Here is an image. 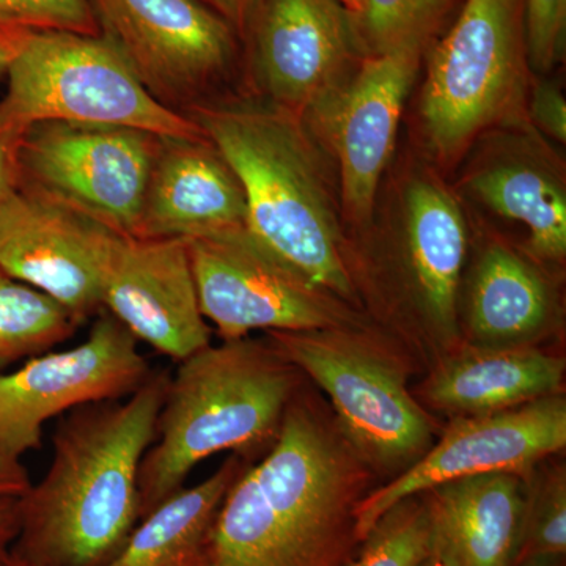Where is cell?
Listing matches in <instances>:
<instances>
[{"instance_id":"cell-13","label":"cell","mask_w":566,"mask_h":566,"mask_svg":"<svg viewBox=\"0 0 566 566\" xmlns=\"http://www.w3.org/2000/svg\"><path fill=\"white\" fill-rule=\"evenodd\" d=\"M117 234L28 189L0 203V268L84 324L103 312V275Z\"/></svg>"},{"instance_id":"cell-28","label":"cell","mask_w":566,"mask_h":566,"mask_svg":"<svg viewBox=\"0 0 566 566\" xmlns=\"http://www.w3.org/2000/svg\"><path fill=\"white\" fill-rule=\"evenodd\" d=\"M0 29L102 35L91 0H0Z\"/></svg>"},{"instance_id":"cell-37","label":"cell","mask_w":566,"mask_h":566,"mask_svg":"<svg viewBox=\"0 0 566 566\" xmlns=\"http://www.w3.org/2000/svg\"><path fill=\"white\" fill-rule=\"evenodd\" d=\"M521 566H565V557L546 558V560L531 562Z\"/></svg>"},{"instance_id":"cell-32","label":"cell","mask_w":566,"mask_h":566,"mask_svg":"<svg viewBox=\"0 0 566 566\" xmlns=\"http://www.w3.org/2000/svg\"><path fill=\"white\" fill-rule=\"evenodd\" d=\"M32 486L21 460L0 450V497H22Z\"/></svg>"},{"instance_id":"cell-30","label":"cell","mask_w":566,"mask_h":566,"mask_svg":"<svg viewBox=\"0 0 566 566\" xmlns=\"http://www.w3.org/2000/svg\"><path fill=\"white\" fill-rule=\"evenodd\" d=\"M532 115L543 132L554 139L566 140V103L556 85L547 82L536 85L532 98Z\"/></svg>"},{"instance_id":"cell-4","label":"cell","mask_w":566,"mask_h":566,"mask_svg":"<svg viewBox=\"0 0 566 566\" xmlns=\"http://www.w3.org/2000/svg\"><path fill=\"white\" fill-rule=\"evenodd\" d=\"M301 375L268 338L222 340L178 363L140 464V520L207 458L232 452L253 463L268 453Z\"/></svg>"},{"instance_id":"cell-33","label":"cell","mask_w":566,"mask_h":566,"mask_svg":"<svg viewBox=\"0 0 566 566\" xmlns=\"http://www.w3.org/2000/svg\"><path fill=\"white\" fill-rule=\"evenodd\" d=\"M20 531V497H0V556L9 553Z\"/></svg>"},{"instance_id":"cell-18","label":"cell","mask_w":566,"mask_h":566,"mask_svg":"<svg viewBox=\"0 0 566 566\" xmlns=\"http://www.w3.org/2000/svg\"><path fill=\"white\" fill-rule=\"evenodd\" d=\"M523 488V476L494 472L419 494L430 526V556L444 566L515 565Z\"/></svg>"},{"instance_id":"cell-15","label":"cell","mask_w":566,"mask_h":566,"mask_svg":"<svg viewBox=\"0 0 566 566\" xmlns=\"http://www.w3.org/2000/svg\"><path fill=\"white\" fill-rule=\"evenodd\" d=\"M357 44L356 22L338 0H262L255 69L275 106H318L337 84Z\"/></svg>"},{"instance_id":"cell-10","label":"cell","mask_w":566,"mask_h":566,"mask_svg":"<svg viewBox=\"0 0 566 566\" xmlns=\"http://www.w3.org/2000/svg\"><path fill=\"white\" fill-rule=\"evenodd\" d=\"M151 374L136 337L103 311L82 344L0 375V450L21 460L39 449L44 423L54 417L129 397Z\"/></svg>"},{"instance_id":"cell-27","label":"cell","mask_w":566,"mask_h":566,"mask_svg":"<svg viewBox=\"0 0 566 566\" xmlns=\"http://www.w3.org/2000/svg\"><path fill=\"white\" fill-rule=\"evenodd\" d=\"M430 557V526L420 495L387 510L348 566H419Z\"/></svg>"},{"instance_id":"cell-36","label":"cell","mask_w":566,"mask_h":566,"mask_svg":"<svg viewBox=\"0 0 566 566\" xmlns=\"http://www.w3.org/2000/svg\"><path fill=\"white\" fill-rule=\"evenodd\" d=\"M342 6L345 7L349 13L353 14V18H356L359 14V11L363 10L364 0H338Z\"/></svg>"},{"instance_id":"cell-26","label":"cell","mask_w":566,"mask_h":566,"mask_svg":"<svg viewBox=\"0 0 566 566\" xmlns=\"http://www.w3.org/2000/svg\"><path fill=\"white\" fill-rule=\"evenodd\" d=\"M452 6L453 0H364L354 22L370 55L405 48L422 51Z\"/></svg>"},{"instance_id":"cell-31","label":"cell","mask_w":566,"mask_h":566,"mask_svg":"<svg viewBox=\"0 0 566 566\" xmlns=\"http://www.w3.org/2000/svg\"><path fill=\"white\" fill-rule=\"evenodd\" d=\"M25 129L0 117V203L20 185V145Z\"/></svg>"},{"instance_id":"cell-21","label":"cell","mask_w":566,"mask_h":566,"mask_svg":"<svg viewBox=\"0 0 566 566\" xmlns=\"http://www.w3.org/2000/svg\"><path fill=\"white\" fill-rule=\"evenodd\" d=\"M554 314V300L543 275L523 256L491 245L476 264L469 292L468 329L480 348L534 346Z\"/></svg>"},{"instance_id":"cell-7","label":"cell","mask_w":566,"mask_h":566,"mask_svg":"<svg viewBox=\"0 0 566 566\" xmlns=\"http://www.w3.org/2000/svg\"><path fill=\"white\" fill-rule=\"evenodd\" d=\"M161 137L126 126L33 123L20 186L120 237H136Z\"/></svg>"},{"instance_id":"cell-29","label":"cell","mask_w":566,"mask_h":566,"mask_svg":"<svg viewBox=\"0 0 566 566\" xmlns=\"http://www.w3.org/2000/svg\"><path fill=\"white\" fill-rule=\"evenodd\" d=\"M527 50L538 69L553 66L564 48L566 0H526Z\"/></svg>"},{"instance_id":"cell-38","label":"cell","mask_w":566,"mask_h":566,"mask_svg":"<svg viewBox=\"0 0 566 566\" xmlns=\"http://www.w3.org/2000/svg\"><path fill=\"white\" fill-rule=\"evenodd\" d=\"M0 566H24L21 565L20 562L14 560L13 557L10 556L9 553L3 554V556H0Z\"/></svg>"},{"instance_id":"cell-40","label":"cell","mask_w":566,"mask_h":566,"mask_svg":"<svg viewBox=\"0 0 566 566\" xmlns=\"http://www.w3.org/2000/svg\"><path fill=\"white\" fill-rule=\"evenodd\" d=\"M202 2L208 3V0H202ZM208 6H210V3H208Z\"/></svg>"},{"instance_id":"cell-1","label":"cell","mask_w":566,"mask_h":566,"mask_svg":"<svg viewBox=\"0 0 566 566\" xmlns=\"http://www.w3.org/2000/svg\"><path fill=\"white\" fill-rule=\"evenodd\" d=\"M374 476L333 411L297 390L274 446L245 464L219 506L210 566H348Z\"/></svg>"},{"instance_id":"cell-5","label":"cell","mask_w":566,"mask_h":566,"mask_svg":"<svg viewBox=\"0 0 566 566\" xmlns=\"http://www.w3.org/2000/svg\"><path fill=\"white\" fill-rule=\"evenodd\" d=\"M7 77L0 117L20 128L73 122L203 136L191 117L159 103L103 35L31 31Z\"/></svg>"},{"instance_id":"cell-16","label":"cell","mask_w":566,"mask_h":566,"mask_svg":"<svg viewBox=\"0 0 566 566\" xmlns=\"http://www.w3.org/2000/svg\"><path fill=\"white\" fill-rule=\"evenodd\" d=\"M420 54V50L405 48L370 55L337 96L331 132L340 167L342 196L353 218L367 219L374 210Z\"/></svg>"},{"instance_id":"cell-9","label":"cell","mask_w":566,"mask_h":566,"mask_svg":"<svg viewBox=\"0 0 566 566\" xmlns=\"http://www.w3.org/2000/svg\"><path fill=\"white\" fill-rule=\"evenodd\" d=\"M188 249L200 311L222 340L359 327L344 301L294 273L245 227L191 238Z\"/></svg>"},{"instance_id":"cell-17","label":"cell","mask_w":566,"mask_h":566,"mask_svg":"<svg viewBox=\"0 0 566 566\" xmlns=\"http://www.w3.org/2000/svg\"><path fill=\"white\" fill-rule=\"evenodd\" d=\"M243 186L207 137H161L142 207L139 238H191L243 229Z\"/></svg>"},{"instance_id":"cell-8","label":"cell","mask_w":566,"mask_h":566,"mask_svg":"<svg viewBox=\"0 0 566 566\" xmlns=\"http://www.w3.org/2000/svg\"><path fill=\"white\" fill-rule=\"evenodd\" d=\"M523 0H465L436 46L422 96L424 129L449 156L512 102L524 55Z\"/></svg>"},{"instance_id":"cell-39","label":"cell","mask_w":566,"mask_h":566,"mask_svg":"<svg viewBox=\"0 0 566 566\" xmlns=\"http://www.w3.org/2000/svg\"><path fill=\"white\" fill-rule=\"evenodd\" d=\"M419 566H444V565H442L441 562L436 560V558L433 556H430V557L424 558L422 564H420Z\"/></svg>"},{"instance_id":"cell-19","label":"cell","mask_w":566,"mask_h":566,"mask_svg":"<svg viewBox=\"0 0 566 566\" xmlns=\"http://www.w3.org/2000/svg\"><path fill=\"white\" fill-rule=\"evenodd\" d=\"M564 378L565 360L534 346L471 345L438 365L424 382L423 398L450 415H493L558 394Z\"/></svg>"},{"instance_id":"cell-24","label":"cell","mask_w":566,"mask_h":566,"mask_svg":"<svg viewBox=\"0 0 566 566\" xmlns=\"http://www.w3.org/2000/svg\"><path fill=\"white\" fill-rule=\"evenodd\" d=\"M77 327L57 301L0 268V375L11 365L51 352Z\"/></svg>"},{"instance_id":"cell-25","label":"cell","mask_w":566,"mask_h":566,"mask_svg":"<svg viewBox=\"0 0 566 566\" xmlns=\"http://www.w3.org/2000/svg\"><path fill=\"white\" fill-rule=\"evenodd\" d=\"M523 512L515 565L566 554V469L564 464H536L523 476Z\"/></svg>"},{"instance_id":"cell-20","label":"cell","mask_w":566,"mask_h":566,"mask_svg":"<svg viewBox=\"0 0 566 566\" xmlns=\"http://www.w3.org/2000/svg\"><path fill=\"white\" fill-rule=\"evenodd\" d=\"M406 266L424 322L441 345L458 338V290L465 256L460 207L441 186L416 181L405 200Z\"/></svg>"},{"instance_id":"cell-23","label":"cell","mask_w":566,"mask_h":566,"mask_svg":"<svg viewBox=\"0 0 566 566\" xmlns=\"http://www.w3.org/2000/svg\"><path fill=\"white\" fill-rule=\"evenodd\" d=\"M471 189L502 218L527 227L536 256L551 262L564 260L565 189L546 167L523 159L494 164L471 178Z\"/></svg>"},{"instance_id":"cell-2","label":"cell","mask_w":566,"mask_h":566,"mask_svg":"<svg viewBox=\"0 0 566 566\" xmlns=\"http://www.w3.org/2000/svg\"><path fill=\"white\" fill-rule=\"evenodd\" d=\"M170 374L153 370L129 397L66 412L52 461L20 497L9 554L24 566H104L140 521L139 474L156 438Z\"/></svg>"},{"instance_id":"cell-12","label":"cell","mask_w":566,"mask_h":566,"mask_svg":"<svg viewBox=\"0 0 566 566\" xmlns=\"http://www.w3.org/2000/svg\"><path fill=\"white\" fill-rule=\"evenodd\" d=\"M565 446L566 400L560 394L493 415L457 417L411 468L360 501L356 510L360 539L405 499L463 476L494 472L526 476Z\"/></svg>"},{"instance_id":"cell-22","label":"cell","mask_w":566,"mask_h":566,"mask_svg":"<svg viewBox=\"0 0 566 566\" xmlns=\"http://www.w3.org/2000/svg\"><path fill=\"white\" fill-rule=\"evenodd\" d=\"M245 464L232 453L208 479L170 495L142 517L118 556L104 566H210L219 506Z\"/></svg>"},{"instance_id":"cell-14","label":"cell","mask_w":566,"mask_h":566,"mask_svg":"<svg viewBox=\"0 0 566 566\" xmlns=\"http://www.w3.org/2000/svg\"><path fill=\"white\" fill-rule=\"evenodd\" d=\"M103 311L174 363L211 345L200 311L188 240L120 237L103 275Z\"/></svg>"},{"instance_id":"cell-11","label":"cell","mask_w":566,"mask_h":566,"mask_svg":"<svg viewBox=\"0 0 566 566\" xmlns=\"http://www.w3.org/2000/svg\"><path fill=\"white\" fill-rule=\"evenodd\" d=\"M99 33L147 91L185 114L233 57L234 29L202 0H91Z\"/></svg>"},{"instance_id":"cell-34","label":"cell","mask_w":566,"mask_h":566,"mask_svg":"<svg viewBox=\"0 0 566 566\" xmlns=\"http://www.w3.org/2000/svg\"><path fill=\"white\" fill-rule=\"evenodd\" d=\"M210 7L222 14L237 31H243L251 17L255 0H208Z\"/></svg>"},{"instance_id":"cell-6","label":"cell","mask_w":566,"mask_h":566,"mask_svg":"<svg viewBox=\"0 0 566 566\" xmlns=\"http://www.w3.org/2000/svg\"><path fill=\"white\" fill-rule=\"evenodd\" d=\"M268 340L327 395L346 441L375 474H401L433 446V423L403 368L359 327L268 333Z\"/></svg>"},{"instance_id":"cell-3","label":"cell","mask_w":566,"mask_h":566,"mask_svg":"<svg viewBox=\"0 0 566 566\" xmlns=\"http://www.w3.org/2000/svg\"><path fill=\"white\" fill-rule=\"evenodd\" d=\"M186 115L244 189L245 229L316 289L353 300L333 193L293 112L252 103H200Z\"/></svg>"},{"instance_id":"cell-35","label":"cell","mask_w":566,"mask_h":566,"mask_svg":"<svg viewBox=\"0 0 566 566\" xmlns=\"http://www.w3.org/2000/svg\"><path fill=\"white\" fill-rule=\"evenodd\" d=\"M29 32L25 29H0V76L9 71Z\"/></svg>"}]
</instances>
